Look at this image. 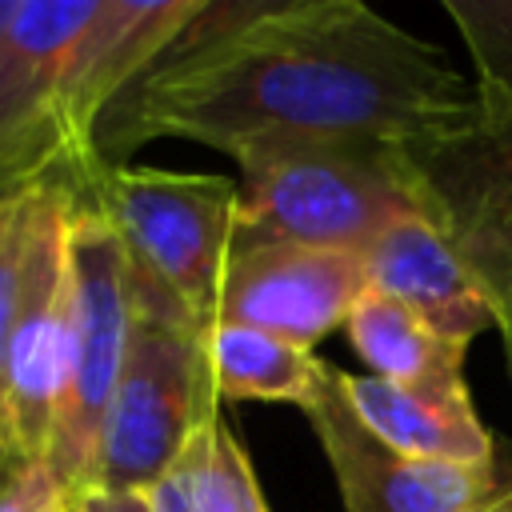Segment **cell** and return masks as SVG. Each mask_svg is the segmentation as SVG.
<instances>
[{"instance_id": "6da1fadb", "label": "cell", "mask_w": 512, "mask_h": 512, "mask_svg": "<svg viewBox=\"0 0 512 512\" xmlns=\"http://www.w3.org/2000/svg\"><path fill=\"white\" fill-rule=\"evenodd\" d=\"M476 104L436 44L364 0L204 4L200 20L108 108L96 160L124 164L148 140L232 152L256 136L416 140Z\"/></svg>"}, {"instance_id": "7a4b0ae2", "label": "cell", "mask_w": 512, "mask_h": 512, "mask_svg": "<svg viewBox=\"0 0 512 512\" xmlns=\"http://www.w3.org/2000/svg\"><path fill=\"white\" fill-rule=\"evenodd\" d=\"M228 156L240 164L236 240H288L360 256L388 224L416 212L392 140L256 136Z\"/></svg>"}, {"instance_id": "3957f363", "label": "cell", "mask_w": 512, "mask_h": 512, "mask_svg": "<svg viewBox=\"0 0 512 512\" xmlns=\"http://www.w3.org/2000/svg\"><path fill=\"white\" fill-rule=\"evenodd\" d=\"M132 328L84 484L144 492L220 412L204 328L128 268Z\"/></svg>"}, {"instance_id": "277c9868", "label": "cell", "mask_w": 512, "mask_h": 512, "mask_svg": "<svg viewBox=\"0 0 512 512\" xmlns=\"http://www.w3.org/2000/svg\"><path fill=\"white\" fill-rule=\"evenodd\" d=\"M120 236L128 268L168 292L204 332L216 320L224 260L236 240V180L100 164L80 188Z\"/></svg>"}, {"instance_id": "5b68a950", "label": "cell", "mask_w": 512, "mask_h": 512, "mask_svg": "<svg viewBox=\"0 0 512 512\" xmlns=\"http://www.w3.org/2000/svg\"><path fill=\"white\" fill-rule=\"evenodd\" d=\"M396 152L416 212L500 324L512 316V104L476 92L468 116L404 140Z\"/></svg>"}, {"instance_id": "8992f818", "label": "cell", "mask_w": 512, "mask_h": 512, "mask_svg": "<svg viewBox=\"0 0 512 512\" xmlns=\"http://www.w3.org/2000/svg\"><path fill=\"white\" fill-rule=\"evenodd\" d=\"M100 0H16L0 48V200L60 180L72 192L100 168L68 108V64Z\"/></svg>"}, {"instance_id": "52a82bcc", "label": "cell", "mask_w": 512, "mask_h": 512, "mask_svg": "<svg viewBox=\"0 0 512 512\" xmlns=\"http://www.w3.org/2000/svg\"><path fill=\"white\" fill-rule=\"evenodd\" d=\"M132 328L128 256L112 224L84 200L68 216V364L48 464L68 488L84 484L96 460L104 412L124 364Z\"/></svg>"}, {"instance_id": "ba28073f", "label": "cell", "mask_w": 512, "mask_h": 512, "mask_svg": "<svg viewBox=\"0 0 512 512\" xmlns=\"http://www.w3.org/2000/svg\"><path fill=\"white\" fill-rule=\"evenodd\" d=\"M76 192L44 184L20 280V308L4 364V416L16 460H48L68 364V216Z\"/></svg>"}, {"instance_id": "9c48e42d", "label": "cell", "mask_w": 512, "mask_h": 512, "mask_svg": "<svg viewBox=\"0 0 512 512\" xmlns=\"http://www.w3.org/2000/svg\"><path fill=\"white\" fill-rule=\"evenodd\" d=\"M332 468L344 512H456L512 484V444L500 440L488 464H432L380 444L348 408L336 368L300 408Z\"/></svg>"}, {"instance_id": "30bf717a", "label": "cell", "mask_w": 512, "mask_h": 512, "mask_svg": "<svg viewBox=\"0 0 512 512\" xmlns=\"http://www.w3.org/2000/svg\"><path fill=\"white\" fill-rule=\"evenodd\" d=\"M364 292L368 272L352 252L288 240H232L212 324H244L312 348L344 328Z\"/></svg>"}, {"instance_id": "8fae6325", "label": "cell", "mask_w": 512, "mask_h": 512, "mask_svg": "<svg viewBox=\"0 0 512 512\" xmlns=\"http://www.w3.org/2000/svg\"><path fill=\"white\" fill-rule=\"evenodd\" d=\"M336 384L356 420L388 448L432 464H488L504 436H496L464 380L448 384H392L372 372H340Z\"/></svg>"}, {"instance_id": "7c38bea8", "label": "cell", "mask_w": 512, "mask_h": 512, "mask_svg": "<svg viewBox=\"0 0 512 512\" xmlns=\"http://www.w3.org/2000/svg\"><path fill=\"white\" fill-rule=\"evenodd\" d=\"M360 260L368 272V288L400 300L444 340L468 348L480 332L496 328V312L420 212L388 224L360 252Z\"/></svg>"}, {"instance_id": "4fadbf2b", "label": "cell", "mask_w": 512, "mask_h": 512, "mask_svg": "<svg viewBox=\"0 0 512 512\" xmlns=\"http://www.w3.org/2000/svg\"><path fill=\"white\" fill-rule=\"evenodd\" d=\"M140 500L148 512H272L248 452L220 412L140 492Z\"/></svg>"}, {"instance_id": "5bb4252c", "label": "cell", "mask_w": 512, "mask_h": 512, "mask_svg": "<svg viewBox=\"0 0 512 512\" xmlns=\"http://www.w3.org/2000/svg\"><path fill=\"white\" fill-rule=\"evenodd\" d=\"M204 352L220 400H276L304 408L332 368L312 348L244 324H212L204 332Z\"/></svg>"}, {"instance_id": "9a60e30c", "label": "cell", "mask_w": 512, "mask_h": 512, "mask_svg": "<svg viewBox=\"0 0 512 512\" xmlns=\"http://www.w3.org/2000/svg\"><path fill=\"white\" fill-rule=\"evenodd\" d=\"M344 336L372 368V376L392 384H448L464 380V344L432 332L400 300L368 288L344 320Z\"/></svg>"}, {"instance_id": "2e32d148", "label": "cell", "mask_w": 512, "mask_h": 512, "mask_svg": "<svg viewBox=\"0 0 512 512\" xmlns=\"http://www.w3.org/2000/svg\"><path fill=\"white\" fill-rule=\"evenodd\" d=\"M444 16L476 64V92L512 104V0H444Z\"/></svg>"}, {"instance_id": "e0dca14e", "label": "cell", "mask_w": 512, "mask_h": 512, "mask_svg": "<svg viewBox=\"0 0 512 512\" xmlns=\"http://www.w3.org/2000/svg\"><path fill=\"white\" fill-rule=\"evenodd\" d=\"M40 196H44V184L0 200V472H8L12 464H24V460L12 456V440H8L4 364H8V340H12V324H16V308H20L24 252H28V236H32V220H36Z\"/></svg>"}, {"instance_id": "ac0fdd59", "label": "cell", "mask_w": 512, "mask_h": 512, "mask_svg": "<svg viewBox=\"0 0 512 512\" xmlns=\"http://www.w3.org/2000/svg\"><path fill=\"white\" fill-rule=\"evenodd\" d=\"M0 512H68V484L48 460H24L0 472Z\"/></svg>"}, {"instance_id": "d6986e66", "label": "cell", "mask_w": 512, "mask_h": 512, "mask_svg": "<svg viewBox=\"0 0 512 512\" xmlns=\"http://www.w3.org/2000/svg\"><path fill=\"white\" fill-rule=\"evenodd\" d=\"M68 512H148L140 492H116L104 484H76L68 488Z\"/></svg>"}, {"instance_id": "ffe728a7", "label": "cell", "mask_w": 512, "mask_h": 512, "mask_svg": "<svg viewBox=\"0 0 512 512\" xmlns=\"http://www.w3.org/2000/svg\"><path fill=\"white\" fill-rule=\"evenodd\" d=\"M456 512H512V484H504L500 492H492L484 500H472V504H464Z\"/></svg>"}, {"instance_id": "44dd1931", "label": "cell", "mask_w": 512, "mask_h": 512, "mask_svg": "<svg viewBox=\"0 0 512 512\" xmlns=\"http://www.w3.org/2000/svg\"><path fill=\"white\" fill-rule=\"evenodd\" d=\"M496 332H500V340H504V360H508V376H512V316H504V320L496 324Z\"/></svg>"}, {"instance_id": "7402d4cb", "label": "cell", "mask_w": 512, "mask_h": 512, "mask_svg": "<svg viewBox=\"0 0 512 512\" xmlns=\"http://www.w3.org/2000/svg\"><path fill=\"white\" fill-rule=\"evenodd\" d=\"M12 12H16V0H0V48H4V36H8Z\"/></svg>"}]
</instances>
